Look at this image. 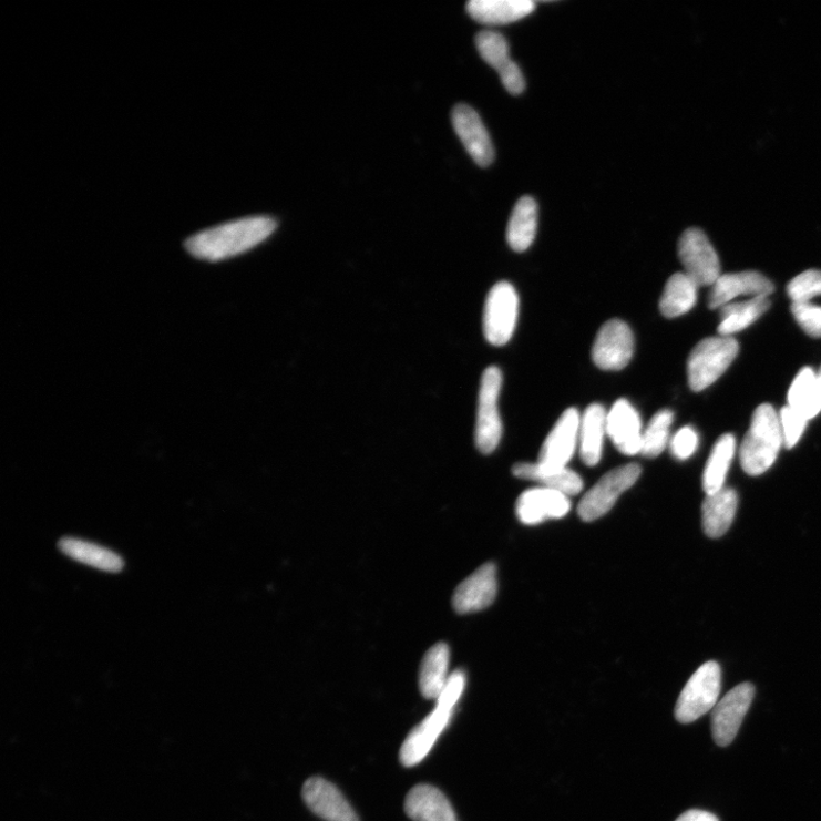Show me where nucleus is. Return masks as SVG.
Segmentation results:
<instances>
[{
  "instance_id": "obj_30",
  "label": "nucleus",
  "mask_w": 821,
  "mask_h": 821,
  "mask_svg": "<svg viewBox=\"0 0 821 821\" xmlns=\"http://www.w3.org/2000/svg\"><path fill=\"white\" fill-rule=\"evenodd\" d=\"M789 406L808 420L821 412V388L811 368L802 369L796 377L789 392Z\"/></svg>"
},
{
  "instance_id": "obj_31",
  "label": "nucleus",
  "mask_w": 821,
  "mask_h": 821,
  "mask_svg": "<svg viewBox=\"0 0 821 821\" xmlns=\"http://www.w3.org/2000/svg\"><path fill=\"white\" fill-rule=\"evenodd\" d=\"M671 410H660L644 430L642 452L646 458H657L670 444V430L674 422Z\"/></svg>"
},
{
  "instance_id": "obj_29",
  "label": "nucleus",
  "mask_w": 821,
  "mask_h": 821,
  "mask_svg": "<svg viewBox=\"0 0 821 821\" xmlns=\"http://www.w3.org/2000/svg\"><path fill=\"white\" fill-rule=\"evenodd\" d=\"M735 452L736 440L730 434L721 437L716 443L702 476V488L707 495L725 489L723 485Z\"/></svg>"
},
{
  "instance_id": "obj_16",
  "label": "nucleus",
  "mask_w": 821,
  "mask_h": 821,
  "mask_svg": "<svg viewBox=\"0 0 821 821\" xmlns=\"http://www.w3.org/2000/svg\"><path fill=\"white\" fill-rule=\"evenodd\" d=\"M306 805L326 821H360L341 792L320 777L309 778L302 788Z\"/></svg>"
},
{
  "instance_id": "obj_7",
  "label": "nucleus",
  "mask_w": 821,
  "mask_h": 821,
  "mask_svg": "<svg viewBox=\"0 0 821 821\" xmlns=\"http://www.w3.org/2000/svg\"><path fill=\"white\" fill-rule=\"evenodd\" d=\"M520 299L510 283H499L489 293L484 309V333L494 346H503L515 332Z\"/></svg>"
},
{
  "instance_id": "obj_19",
  "label": "nucleus",
  "mask_w": 821,
  "mask_h": 821,
  "mask_svg": "<svg viewBox=\"0 0 821 821\" xmlns=\"http://www.w3.org/2000/svg\"><path fill=\"white\" fill-rule=\"evenodd\" d=\"M404 810L413 821H458L450 801L432 786L414 787L407 796Z\"/></svg>"
},
{
  "instance_id": "obj_40",
  "label": "nucleus",
  "mask_w": 821,
  "mask_h": 821,
  "mask_svg": "<svg viewBox=\"0 0 821 821\" xmlns=\"http://www.w3.org/2000/svg\"><path fill=\"white\" fill-rule=\"evenodd\" d=\"M817 379H818V383H819V386L821 388V367H820V369H819V371L817 373Z\"/></svg>"
},
{
  "instance_id": "obj_20",
  "label": "nucleus",
  "mask_w": 821,
  "mask_h": 821,
  "mask_svg": "<svg viewBox=\"0 0 821 821\" xmlns=\"http://www.w3.org/2000/svg\"><path fill=\"white\" fill-rule=\"evenodd\" d=\"M532 0H472L466 11L475 21L488 25L511 24L535 10Z\"/></svg>"
},
{
  "instance_id": "obj_3",
  "label": "nucleus",
  "mask_w": 821,
  "mask_h": 821,
  "mask_svg": "<svg viewBox=\"0 0 821 821\" xmlns=\"http://www.w3.org/2000/svg\"><path fill=\"white\" fill-rule=\"evenodd\" d=\"M739 351L736 339L726 336L701 340L692 349L688 363V382L694 392L715 383L730 367Z\"/></svg>"
},
{
  "instance_id": "obj_1",
  "label": "nucleus",
  "mask_w": 821,
  "mask_h": 821,
  "mask_svg": "<svg viewBox=\"0 0 821 821\" xmlns=\"http://www.w3.org/2000/svg\"><path fill=\"white\" fill-rule=\"evenodd\" d=\"M276 229L277 222L270 217L243 218L195 234L186 240L185 248L195 258L220 261L249 252Z\"/></svg>"
},
{
  "instance_id": "obj_11",
  "label": "nucleus",
  "mask_w": 821,
  "mask_h": 821,
  "mask_svg": "<svg viewBox=\"0 0 821 821\" xmlns=\"http://www.w3.org/2000/svg\"><path fill=\"white\" fill-rule=\"evenodd\" d=\"M581 414L575 408L567 409L546 437L537 463L544 468L567 466L578 449Z\"/></svg>"
},
{
  "instance_id": "obj_14",
  "label": "nucleus",
  "mask_w": 821,
  "mask_h": 821,
  "mask_svg": "<svg viewBox=\"0 0 821 821\" xmlns=\"http://www.w3.org/2000/svg\"><path fill=\"white\" fill-rule=\"evenodd\" d=\"M497 573L493 563L481 566L456 588L452 604L459 614L483 610L491 606L497 594Z\"/></svg>"
},
{
  "instance_id": "obj_35",
  "label": "nucleus",
  "mask_w": 821,
  "mask_h": 821,
  "mask_svg": "<svg viewBox=\"0 0 821 821\" xmlns=\"http://www.w3.org/2000/svg\"><path fill=\"white\" fill-rule=\"evenodd\" d=\"M792 312L800 327L811 337L821 338V307L811 302H793Z\"/></svg>"
},
{
  "instance_id": "obj_4",
  "label": "nucleus",
  "mask_w": 821,
  "mask_h": 821,
  "mask_svg": "<svg viewBox=\"0 0 821 821\" xmlns=\"http://www.w3.org/2000/svg\"><path fill=\"white\" fill-rule=\"evenodd\" d=\"M721 668L717 661L702 664L679 696L676 719L687 725L714 710L721 692Z\"/></svg>"
},
{
  "instance_id": "obj_28",
  "label": "nucleus",
  "mask_w": 821,
  "mask_h": 821,
  "mask_svg": "<svg viewBox=\"0 0 821 821\" xmlns=\"http://www.w3.org/2000/svg\"><path fill=\"white\" fill-rule=\"evenodd\" d=\"M770 306L771 301L768 297H757L723 306L720 308L721 324L718 329L720 336L730 337L747 329L760 319Z\"/></svg>"
},
{
  "instance_id": "obj_23",
  "label": "nucleus",
  "mask_w": 821,
  "mask_h": 821,
  "mask_svg": "<svg viewBox=\"0 0 821 821\" xmlns=\"http://www.w3.org/2000/svg\"><path fill=\"white\" fill-rule=\"evenodd\" d=\"M738 495L732 489L707 495L702 503V528L711 538L721 537L730 528L737 512Z\"/></svg>"
},
{
  "instance_id": "obj_18",
  "label": "nucleus",
  "mask_w": 821,
  "mask_h": 821,
  "mask_svg": "<svg viewBox=\"0 0 821 821\" xmlns=\"http://www.w3.org/2000/svg\"><path fill=\"white\" fill-rule=\"evenodd\" d=\"M774 290L773 284L761 273L747 270L725 274L712 286L709 307L722 308L740 296L769 297Z\"/></svg>"
},
{
  "instance_id": "obj_13",
  "label": "nucleus",
  "mask_w": 821,
  "mask_h": 821,
  "mask_svg": "<svg viewBox=\"0 0 821 821\" xmlns=\"http://www.w3.org/2000/svg\"><path fill=\"white\" fill-rule=\"evenodd\" d=\"M569 511V496L543 486L525 491L516 503L517 517L525 525L560 520L565 517Z\"/></svg>"
},
{
  "instance_id": "obj_36",
  "label": "nucleus",
  "mask_w": 821,
  "mask_h": 821,
  "mask_svg": "<svg viewBox=\"0 0 821 821\" xmlns=\"http://www.w3.org/2000/svg\"><path fill=\"white\" fill-rule=\"evenodd\" d=\"M698 434L692 427H684L670 441L673 455L681 461L689 459L698 448Z\"/></svg>"
},
{
  "instance_id": "obj_15",
  "label": "nucleus",
  "mask_w": 821,
  "mask_h": 821,
  "mask_svg": "<svg viewBox=\"0 0 821 821\" xmlns=\"http://www.w3.org/2000/svg\"><path fill=\"white\" fill-rule=\"evenodd\" d=\"M452 716L453 710L437 706L435 710L414 727L404 740L400 752L401 763L407 768L419 764L432 751Z\"/></svg>"
},
{
  "instance_id": "obj_10",
  "label": "nucleus",
  "mask_w": 821,
  "mask_h": 821,
  "mask_svg": "<svg viewBox=\"0 0 821 821\" xmlns=\"http://www.w3.org/2000/svg\"><path fill=\"white\" fill-rule=\"evenodd\" d=\"M635 351V337L630 327L620 320H610L599 330L593 347L595 365L606 371L627 367Z\"/></svg>"
},
{
  "instance_id": "obj_17",
  "label": "nucleus",
  "mask_w": 821,
  "mask_h": 821,
  "mask_svg": "<svg viewBox=\"0 0 821 821\" xmlns=\"http://www.w3.org/2000/svg\"><path fill=\"white\" fill-rule=\"evenodd\" d=\"M607 435L616 449L625 455L642 452L644 429L639 413L624 399L615 402L607 413Z\"/></svg>"
},
{
  "instance_id": "obj_38",
  "label": "nucleus",
  "mask_w": 821,
  "mask_h": 821,
  "mask_svg": "<svg viewBox=\"0 0 821 821\" xmlns=\"http://www.w3.org/2000/svg\"><path fill=\"white\" fill-rule=\"evenodd\" d=\"M501 82L505 90L513 95H520L524 92L526 83L521 68L513 62L504 71L499 73Z\"/></svg>"
},
{
  "instance_id": "obj_24",
  "label": "nucleus",
  "mask_w": 821,
  "mask_h": 821,
  "mask_svg": "<svg viewBox=\"0 0 821 821\" xmlns=\"http://www.w3.org/2000/svg\"><path fill=\"white\" fill-rule=\"evenodd\" d=\"M450 648L441 643L430 648L419 673V689L427 699L438 700L449 681Z\"/></svg>"
},
{
  "instance_id": "obj_5",
  "label": "nucleus",
  "mask_w": 821,
  "mask_h": 821,
  "mask_svg": "<svg viewBox=\"0 0 821 821\" xmlns=\"http://www.w3.org/2000/svg\"><path fill=\"white\" fill-rule=\"evenodd\" d=\"M642 475L637 463L625 464L613 469L581 500L577 512L584 522H594L606 515L617 499L633 488Z\"/></svg>"
},
{
  "instance_id": "obj_26",
  "label": "nucleus",
  "mask_w": 821,
  "mask_h": 821,
  "mask_svg": "<svg viewBox=\"0 0 821 821\" xmlns=\"http://www.w3.org/2000/svg\"><path fill=\"white\" fill-rule=\"evenodd\" d=\"M537 229V205L532 197L516 204L506 228V242L516 253L526 252L533 244Z\"/></svg>"
},
{
  "instance_id": "obj_25",
  "label": "nucleus",
  "mask_w": 821,
  "mask_h": 821,
  "mask_svg": "<svg viewBox=\"0 0 821 821\" xmlns=\"http://www.w3.org/2000/svg\"><path fill=\"white\" fill-rule=\"evenodd\" d=\"M513 473L517 479L538 482L543 488L562 492L567 496L576 495L583 489L581 478L567 466L550 469L537 462H521L514 465Z\"/></svg>"
},
{
  "instance_id": "obj_22",
  "label": "nucleus",
  "mask_w": 821,
  "mask_h": 821,
  "mask_svg": "<svg viewBox=\"0 0 821 821\" xmlns=\"http://www.w3.org/2000/svg\"><path fill=\"white\" fill-rule=\"evenodd\" d=\"M59 550L69 558L109 573H120L125 563L123 558L106 547L74 537H63Z\"/></svg>"
},
{
  "instance_id": "obj_39",
  "label": "nucleus",
  "mask_w": 821,
  "mask_h": 821,
  "mask_svg": "<svg viewBox=\"0 0 821 821\" xmlns=\"http://www.w3.org/2000/svg\"><path fill=\"white\" fill-rule=\"evenodd\" d=\"M676 821H720L717 815L702 810H689L683 813Z\"/></svg>"
},
{
  "instance_id": "obj_6",
  "label": "nucleus",
  "mask_w": 821,
  "mask_h": 821,
  "mask_svg": "<svg viewBox=\"0 0 821 821\" xmlns=\"http://www.w3.org/2000/svg\"><path fill=\"white\" fill-rule=\"evenodd\" d=\"M678 254L685 273L698 287L714 286L721 277V264L707 234L690 227L683 233Z\"/></svg>"
},
{
  "instance_id": "obj_21",
  "label": "nucleus",
  "mask_w": 821,
  "mask_h": 821,
  "mask_svg": "<svg viewBox=\"0 0 821 821\" xmlns=\"http://www.w3.org/2000/svg\"><path fill=\"white\" fill-rule=\"evenodd\" d=\"M607 434V412L601 404L586 408L579 422L578 450L582 461L589 466L599 463Z\"/></svg>"
},
{
  "instance_id": "obj_8",
  "label": "nucleus",
  "mask_w": 821,
  "mask_h": 821,
  "mask_svg": "<svg viewBox=\"0 0 821 821\" xmlns=\"http://www.w3.org/2000/svg\"><path fill=\"white\" fill-rule=\"evenodd\" d=\"M501 387L500 369L488 368L482 376L476 423V445L483 454L495 451L502 438V422L497 407Z\"/></svg>"
},
{
  "instance_id": "obj_12",
  "label": "nucleus",
  "mask_w": 821,
  "mask_h": 821,
  "mask_svg": "<svg viewBox=\"0 0 821 821\" xmlns=\"http://www.w3.org/2000/svg\"><path fill=\"white\" fill-rule=\"evenodd\" d=\"M454 131L465 150L480 167H489L494 162V147L481 116L471 106L459 104L452 112Z\"/></svg>"
},
{
  "instance_id": "obj_32",
  "label": "nucleus",
  "mask_w": 821,
  "mask_h": 821,
  "mask_svg": "<svg viewBox=\"0 0 821 821\" xmlns=\"http://www.w3.org/2000/svg\"><path fill=\"white\" fill-rule=\"evenodd\" d=\"M476 47L483 60L499 73L514 61L510 58V45L505 38L495 31H482L476 37Z\"/></svg>"
},
{
  "instance_id": "obj_27",
  "label": "nucleus",
  "mask_w": 821,
  "mask_h": 821,
  "mask_svg": "<svg viewBox=\"0 0 821 821\" xmlns=\"http://www.w3.org/2000/svg\"><path fill=\"white\" fill-rule=\"evenodd\" d=\"M698 288L685 271L674 274L660 297L661 315L668 319L686 315L696 304Z\"/></svg>"
},
{
  "instance_id": "obj_2",
  "label": "nucleus",
  "mask_w": 821,
  "mask_h": 821,
  "mask_svg": "<svg viewBox=\"0 0 821 821\" xmlns=\"http://www.w3.org/2000/svg\"><path fill=\"white\" fill-rule=\"evenodd\" d=\"M783 445L779 414L770 404L760 406L755 411L749 432L740 447L742 469L751 476L764 474L774 463Z\"/></svg>"
},
{
  "instance_id": "obj_34",
  "label": "nucleus",
  "mask_w": 821,
  "mask_h": 821,
  "mask_svg": "<svg viewBox=\"0 0 821 821\" xmlns=\"http://www.w3.org/2000/svg\"><path fill=\"white\" fill-rule=\"evenodd\" d=\"M781 432H783L784 445L794 448L804 433L808 419L790 406L781 409L779 413Z\"/></svg>"
},
{
  "instance_id": "obj_9",
  "label": "nucleus",
  "mask_w": 821,
  "mask_h": 821,
  "mask_svg": "<svg viewBox=\"0 0 821 821\" xmlns=\"http://www.w3.org/2000/svg\"><path fill=\"white\" fill-rule=\"evenodd\" d=\"M755 695V686L745 683L736 686L718 701L714 709L711 723L717 746L726 748L731 745L752 706Z\"/></svg>"
},
{
  "instance_id": "obj_33",
  "label": "nucleus",
  "mask_w": 821,
  "mask_h": 821,
  "mask_svg": "<svg viewBox=\"0 0 821 821\" xmlns=\"http://www.w3.org/2000/svg\"><path fill=\"white\" fill-rule=\"evenodd\" d=\"M788 294L793 302H810L821 296V270L809 269L799 274L789 284Z\"/></svg>"
},
{
  "instance_id": "obj_37",
  "label": "nucleus",
  "mask_w": 821,
  "mask_h": 821,
  "mask_svg": "<svg viewBox=\"0 0 821 821\" xmlns=\"http://www.w3.org/2000/svg\"><path fill=\"white\" fill-rule=\"evenodd\" d=\"M464 687H465L464 674L462 671L453 673L450 676L449 681L443 692L437 700L438 702L437 706L454 711L456 702L459 701L464 690Z\"/></svg>"
}]
</instances>
